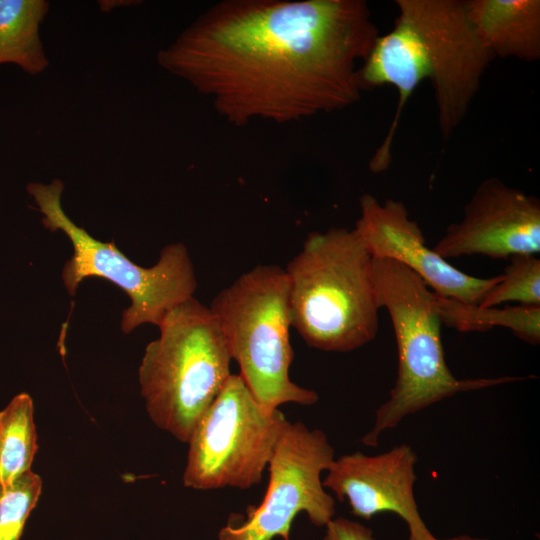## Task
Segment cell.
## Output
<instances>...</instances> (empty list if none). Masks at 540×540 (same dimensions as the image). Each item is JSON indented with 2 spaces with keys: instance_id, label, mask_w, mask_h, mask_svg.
<instances>
[{
  "instance_id": "17",
  "label": "cell",
  "mask_w": 540,
  "mask_h": 540,
  "mask_svg": "<svg viewBox=\"0 0 540 540\" xmlns=\"http://www.w3.org/2000/svg\"><path fill=\"white\" fill-rule=\"evenodd\" d=\"M33 415V401L27 393L16 395L0 411V484L31 470L37 452Z\"/></svg>"
},
{
  "instance_id": "16",
  "label": "cell",
  "mask_w": 540,
  "mask_h": 540,
  "mask_svg": "<svg viewBox=\"0 0 540 540\" xmlns=\"http://www.w3.org/2000/svg\"><path fill=\"white\" fill-rule=\"evenodd\" d=\"M435 295L442 324L448 327L461 332H485L501 326L529 344L540 343V306L481 307Z\"/></svg>"
},
{
  "instance_id": "10",
  "label": "cell",
  "mask_w": 540,
  "mask_h": 540,
  "mask_svg": "<svg viewBox=\"0 0 540 540\" xmlns=\"http://www.w3.org/2000/svg\"><path fill=\"white\" fill-rule=\"evenodd\" d=\"M444 259L483 255L509 259L540 253V201L497 177L484 179L434 246Z\"/></svg>"
},
{
  "instance_id": "3",
  "label": "cell",
  "mask_w": 540,
  "mask_h": 540,
  "mask_svg": "<svg viewBox=\"0 0 540 540\" xmlns=\"http://www.w3.org/2000/svg\"><path fill=\"white\" fill-rule=\"evenodd\" d=\"M372 280L379 308L390 315L398 350V371L388 399L376 410L373 427L361 439L377 447L380 435L406 416L460 392L527 377L458 379L450 371L441 340L442 321L435 293L399 262L372 257Z\"/></svg>"
},
{
  "instance_id": "13",
  "label": "cell",
  "mask_w": 540,
  "mask_h": 540,
  "mask_svg": "<svg viewBox=\"0 0 540 540\" xmlns=\"http://www.w3.org/2000/svg\"><path fill=\"white\" fill-rule=\"evenodd\" d=\"M424 79H429V67L423 44L410 22L398 14L393 29L385 35H379L357 71V83L361 92L391 85L398 93L396 112L390 128L369 161L371 172L381 173L389 168L392 144L402 111Z\"/></svg>"
},
{
  "instance_id": "20",
  "label": "cell",
  "mask_w": 540,
  "mask_h": 540,
  "mask_svg": "<svg viewBox=\"0 0 540 540\" xmlns=\"http://www.w3.org/2000/svg\"><path fill=\"white\" fill-rule=\"evenodd\" d=\"M325 527L323 540H377L370 528L347 518H333Z\"/></svg>"
},
{
  "instance_id": "21",
  "label": "cell",
  "mask_w": 540,
  "mask_h": 540,
  "mask_svg": "<svg viewBox=\"0 0 540 540\" xmlns=\"http://www.w3.org/2000/svg\"><path fill=\"white\" fill-rule=\"evenodd\" d=\"M408 540H488L486 538L471 536V535H456L446 539H438L435 537L429 528L420 531H409Z\"/></svg>"
},
{
  "instance_id": "19",
  "label": "cell",
  "mask_w": 540,
  "mask_h": 540,
  "mask_svg": "<svg viewBox=\"0 0 540 540\" xmlns=\"http://www.w3.org/2000/svg\"><path fill=\"white\" fill-rule=\"evenodd\" d=\"M42 491L40 476L31 470L0 484V540H19Z\"/></svg>"
},
{
  "instance_id": "12",
  "label": "cell",
  "mask_w": 540,
  "mask_h": 540,
  "mask_svg": "<svg viewBox=\"0 0 540 540\" xmlns=\"http://www.w3.org/2000/svg\"><path fill=\"white\" fill-rule=\"evenodd\" d=\"M417 459L407 444L375 455L345 454L333 460L322 483L340 501L346 500L356 517L370 520L393 513L405 521L408 531L425 530L414 493Z\"/></svg>"
},
{
  "instance_id": "4",
  "label": "cell",
  "mask_w": 540,
  "mask_h": 540,
  "mask_svg": "<svg viewBox=\"0 0 540 540\" xmlns=\"http://www.w3.org/2000/svg\"><path fill=\"white\" fill-rule=\"evenodd\" d=\"M145 349L141 395L152 422L187 443L231 376L226 341L209 307L195 297L170 310Z\"/></svg>"
},
{
  "instance_id": "9",
  "label": "cell",
  "mask_w": 540,
  "mask_h": 540,
  "mask_svg": "<svg viewBox=\"0 0 540 540\" xmlns=\"http://www.w3.org/2000/svg\"><path fill=\"white\" fill-rule=\"evenodd\" d=\"M398 14L425 50L437 120L444 139L464 120L494 59L476 34L462 0H396Z\"/></svg>"
},
{
  "instance_id": "8",
  "label": "cell",
  "mask_w": 540,
  "mask_h": 540,
  "mask_svg": "<svg viewBox=\"0 0 540 540\" xmlns=\"http://www.w3.org/2000/svg\"><path fill=\"white\" fill-rule=\"evenodd\" d=\"M335 451L326 434L301 422L289 423L269 461L265 496L248 510L241 523L229 521L219 540H289L292 521L305 512L314 525L326 526L335 514V500L326 492L321 474Z\"/></svg>"
},
{
  "instance_id": "7",
  "label": "cell",
  "mask_w": 540,
  "mask_h": 540,
  "mask_svg": "<svg viewBox=\"0 0 540 540\" xmlns=\"http://www.w3.org/2000/svg\"><path fill=\"white\" fill-rule=\"evenodd\" d=\"M289 423L278 408L259 403L240 374H231L187 442L184 486L214 490L258 484Z\"/></svg>"
},
{
  "instance_id": "2",
  "label": "cell",
  "mask_w": 540,
  "mask_h": 540,
  "mask_svg": "<svg viewBox=\"0 0 540 540\" xmlns=\"http://www.w3.org/2000/svg\"><path fill=\"white\" fill-rule=\"evenodd\" d=\"M285 271L291 325L308 346L343 353L376 337L372 256L354 228L310 233Z\"/></svg>"
},
{
  "instance_id": "11",
  "label": "cell",
  "mask_w": 540,
  "mask_h": 540,
  "mask_svg": "<svg viewBox=\"0 0 540 540\" xmlns=\"http://www.w3.org/2000/svg\"><path fill=\"white\" fill-rule=\"evenodd\" d=\"M360 216L354 230L372 257L399 262L417 274L439 296L479 304L501 275L479 278L452 266L430 248L417 221L403 202H380L366 193L359 199Z\"/></svg>"
},
{
  "instance_id": "5",
  "label": "cell",
  "mask_w": 540,
  "mask_h": 540,
  "mask_svg": "<svg viewBox=\"0 0 540 540\" xmlns=\"http://www.w3.org/2000/svg\"><path fill=\"white\" fill-rule=\"evenodd\" d=\"M240 376L259 403L313 405L319 396L289 377L294 352L289 280L278 265H258L222 289L209 306Z\"/></svg>"
},
{
  "instance_id": "15",
  "label": "cell",
  "mask_w": 540,
  "mask_h": 540,
  "mask_svg": "<svg viewBox=\"0 0 540 540\" xmlns=\"http://www.w3.org/2000/svg\"><path fill=\"white\" fill-rule=\"evenodd\" d=\"M49 7L45 0H0V64H16L30 75L47 68L39 27Z\"/></svg>"
},
{
  "instance_id": "18",
  "label": "cell",
  "mask_w": 540,
  "mask_h": 540,
  "mask_svg": "<svg viewBox=\"0 0 540 540\" xmlns=\"http://www.w3.org/2000/svg\"><path fill=\"white\" fill-rule=\"evenodd\" d=\"M501 280L478 304L496 307L505 302L540 306V259L536 255H516L508 259Z\"/></svg>"
},
{
  "instance_id": "14",
  "label": "cell",
  "mask_w": 540,
  "mask_h": 540,
  "mask_svg": "<svg viewBox=\"0 0 540 540\" xmlns=\"http://www.w3.org/2000/svg\"><path fill=\"white\" fill-rule=\"evenodd\" d=\"M469 21L493 57L540 59L539 0H467Z\"/></svg>"
},
{
  "instance_id": "6",
  "label": "cell",
  "mask_w": 540,
  "mask_h": 540,
  "mask_svg": "<svg viewBox=\"0 0 540 540\" xmlns=\"http://www.w3.org/2000/svg\"><path fill=\"white\" fill-rule=\"evenodd\" d=\"M63 190L64 184L59 179L47 184L32 182L27 185L28 193L42 214L43 225L51 231H62L72 243L73 254L61 274L71 296L89 277L106 279L121 288L131 300V305L122 314L124 333L147 323L158 326L170 310L194 297L197 280L184 244L166 245L155 265L141 267L113 241L97 240L75 224L62 207Z\"/></svg>"
},
{
  "instance_id": "1",
  "label": "cell",
  "mask_w": 540,
  "mask_h": 540,
  "mask_svg": "<svg viewBox=\"0 0 540 540\" xmlns=\"http://www.w3.org/2000/svg\"><path fill=\"white\" fill-rule=\"evenodd\" d=\"M379 31L363 0H225L157 54L231 124L285 123L360 99Z\"/></svg>"
}]
</instances>
